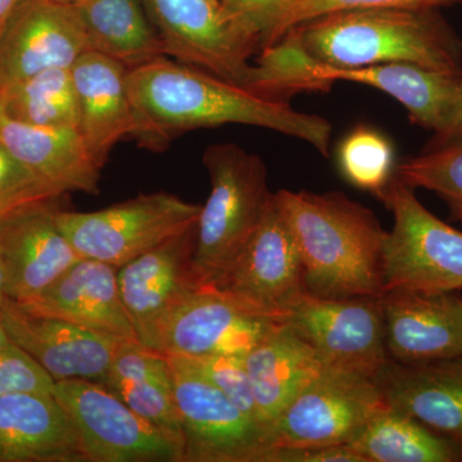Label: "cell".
<instances>
[{"label":"cell","mask_w":462,"mask_h":462,"mask_svg":"<svg viewBox=\"0 0 462 462\" xmlns=\"http://www.w3.org/2000/svg\"><path fill=\"white\" fill-rule=\"evenodd\" d=\"M337 163L349 184L378 199L396 172V151L387 135L358 125L340 141Z\"/></svg>","instance_id":"cell-30"},{"label":"cell","mask_w":462,"mask_h":462,"mask_svg":"<svg viewBox=\"0 0 462 462\" xmlns=\"http://www.w3.org/2000/svg\"><path fill=\"white\" fill-rule=\"evenodd\" d=\"M394 175L412 189L436 193L462 221V142L424 149L419 156L397 163Z\"/></svg>","instance_id":"cell-31"},{"label":"cell","mask_w":462,"mask_h":462,"mask_svg":"<svg viewBox=\"0 0 462 462\" xmlns=\"http://www.w3.org/2000/svg\"><path fill=\"white\" fill-rule=\"evenodd\" d=\"M376 382L389 407L462 447V356L421 364L391 360Z\"/></svg>","instance_id":"cell-23"},{"label":"cell","mask_w":462,"mask_h":462,"mask_svg":"<svg viewBox=\"0 0 462 462\" xmlns=\"http://www.w3.org/2000/svg\"><path fill=\"white\" fill-rule=\"evenodd\" d=\"M71 72L80 114L78 130L103 169L115 145L135 133L127 88L129 69L105 54L88 51L76 60Z\"/></svg>","instance_id":"cell-21"},{"label":"cell","mask_w":462,"mask_h":462,"mask_svg":"<svg viewBox=\"0 0 462 462\" xmlns=\"http://www.w3.org/2000/svg\"><path fill=\"white\" fill-rule=\"evenodd\" d=\"M282 322L315 349L327 369L376 379L391 361L379 298L306 294Z\"/></svg>","instance_id":"cell-10"},{"label":"cell","mask_w":462,"mask_h":462,"mask_svg":"<svg viewBox=\"0 0 462 462\" xmlns=\"http://www.w3.org/2000/svg\"><path fill=\"white\" fill-rule=\"evenodd\" d=\"M53 396L74 422L85 461L181 462L180 445L105 384L60 380L54 384Z\"/></svg>","instance_id":"cell-8"},{"label":"cell","mask_w":462,"mask_h":462,"mask_svg":"<svg viewBox=\"0 0 462 462\" xmlns=\"http://www.w3.org/2000/svg\"><path fill=\"white\" fill-rule=\"evenodd\" d=\"M451 5H462V0H293L276 29L273 44L294 27L334 12L382 7L442 8Z\"/></svg>","instance_id":"cell-33"},{"label":"cell","mask_w":462,"mask_h":462,"mask_svg":"<svg viewBox=\"0 0 462 462\" xmlns=\"http://www.w3.org/2000/svg\"><path fill=\"white\" fill-rule=\"evenodd\" d=\"M196 236L194 223L118 267L121 300L141 345L173 306L206 287L194 264Z\"/></svg>","instance_id":"cell-16"},{"label":"cell","mask_w":462,"mask_h":462,"mask_svg":"<svg viewBox=\"0 0 462 462\" xmlns=\"http://www.w3.org/2000/svg\"><path fill=\"white\" fill-rule=\"evenodd\" d=\"M273 199L300 252L307 294L331 300L383 296L388 231L372 209L338 191L282 189Z\"/></svg>","instance_id":"cell-2"},{"label":"cell","mask_w":462,"mask_h":462,"mask_svg":"<svg viewBox=\"0 0 462 462\" xmlns=\"http://www.w3.org/2000/svg\"><path fill=\"white\" fill-rule=\"evenodd\" d=\"M0 462H87L69 413L51 393L0 397Z\"/></svg>","instance_id":"cell-22"},{"label":"cell","mask_w":462,"mask_h":462,"mask_svg":"<svg viewBox=\"0 0 462 462\" xmlns=\"http://www.w3.org/2000/svg\"><path fill=\"white\" fill-rule=\"evenodd\" d=\"M69 5L83 26L89 51L129 69L166 57L142 0H78Z\"/></svg>","instance_id":"cell-27"},{"label":"cell","mask_w":462,"mask_h":462,"mask_svg":"<svg viewBox=\"0 0 462 462\" xmlns=\"http://www.w3.org/2000/svg\"><path fill=\"white\" fill-rule=\"evenodd\" d=\"M57 200L32 203L0 217L5 294L14 303L41 296L83 258L58 226Z\"/></svg>","instance_id":"cell-14"},{"label":"cell","mask_w":462,"mask_h":462,"mask_svg":"<svg viewBox=\"0 0 462 462\" xmlns=\"http://www.w3.org/2000/svg\"><path fill=\"white\" fill-rule=\"evenodd\" d=\"M291 32L320 65L356 69L403 62L462 75V42L440 8L351 9L316 17Z\"/></svg>","instance_id":"cell-3"},{"label":"cell","mask_w":462,"mask_h":462,"mask_svg":"<svg viewBox=\"0 0 462 462\" xmlns=\"http://www.w3.org/2000/svg\"><path fill=\"white\" fill-rule=\"evenodd\" d=\"M309 76L319 91H329L337 81H351L382 90L406 108L412 124L433 134L446 126L462 78V75L434 71L413 63L336 69L315 60L310 66Z\"/></svg>","instance_id":"cell-20"},{"label":"cell","mask_w":462,"mask_h":462,"mask_svg":"<svg viewBox=\"0 0 462 462\" xmlns=\"http://www.w3.org/2000/svg\"><path fill=\"white\" fill-rule=\"evenodd\" d=\"M54 384L50 374L17 346L0 349V397L21 392L53 394Z\"/></svg>","instance_id":"cell-36"},{"label":"cell","mask_w":462,"mask_h":462,"mask_svg":"<svg viewBox=\"0 0 462 462\" xmlns=\"http://www.w3.org/2000/svg\"><path fill=\"white\" fill-rule=\"evenodd\" d=\"M267 462H364L348 445L282 447L273 449Z\"/></svg>","instance_id":"cell-37"},{"label":"cell","mask_w":462,"mask_h":462,"mask_svg":"<svg viewBox=\"0 0 462 462\" xmlns=\"http://www.w3.org/2000/svg\"><path fill=\"white\" fill-rule=\"evenodd\" d=\"M203 163L211 193L197 221L194 264L200 282L209 285L254 236L273 193L263 161L238 145H209Z\"/></svg>","instance_id":"cell-4"},{"label":"cell","mask_w":462,"mask_h":462,"mask_svg":"<svg viewBox=\"0 0 462 462\" xmlns=\"http://www.w3.org/2000/svg\"><path fill=\"white\" fill-rule=\"evenodd\" d=\"M50 2L60 3V5H74L78 0H50Z\"/></svg>","instance_id":"cell-42"},{"label":"cell","mask_w":462,"mask_h":462,"mask_svg":"<svg viewBox=\"0 0 462 462\" xmlns=\"http://www.w3.org/2000/svg\"><path fill=\"white\" fill-rule=\"evenodd\" d=\"M378 199L394 218L384 243V293L460 291L462 231L431 214L396 175Z\"/></svg>","instance_id":"cell-5"},{"label":"cell","mask_w":462,"mask_h":462,"mask_svg":"<svg viewBox=\"0 0 462 462\" xmlns=\"http://www.w3.org/2000/svg\"><path fill=\"white\" fill-rule=\"evenodd\" d=\"M11 345V340L8 339L7 334H5V328H3L2 322H0V349L5 348V346Z\"/></svg>","instance_id":"cell-41"},{"label":"cell","mask_w":462,"mask_h":462,"mask_svg":"<svg viewBox=\"0 0 462 462\" xmlns=\"http://www.w3.org/2000/svg\"><path fill=\"white\" fill-rule=\"evenodd\" d=\"M387 407L376 379L325 367L270 425V442L273 449L346 445Z\"/></svg>","instance_id":"cell-12"},{"label":"cell","mask_w":462,"mask_h":462,"mask_svg":"<svg viewBox=\"0 0 462 462\" xmlns=\"http://www.w3.org/2000/svg\"><path fill=\"white\" fill-rule=\"evenodd\" d=\"M185 358V357H184ZM205 378L229 398L240 411L258 420L256 402L252 393L251 382L245 357L238 356H209L202 358H188ZM263 427V425H261Z\"/></svg>","instance_id":"cell-34"},{"label":"cell","mask_w":462,"mask_h":462,"mask_svg":"<svg viewBox=\"0 0 462 462\" xmlns=\"http://www.w3.org/2000/svg\"><path fill=\"white\" fill-rule=\"evenodd\" d=\"M171 365L182 433L181 462H267L269 433L240 411L188 358Z\"/></svg>","instance_id":"cell-7"},{"label":"cell","mask_w":462,"mask_h":462,"mask_svg":"<svg viewBox=\"0 0 462 462\" xmlns=\"http://www.w3.org/2000/svg\"><path fill=\"white\" fill-rule=\"evenodd\" d=\"M202 206L166 191L91 212L58 208L57 224L83 258L121 267L199 220Z\"/></svg>","instance_id":"cell-6"},{"label":"cell","mask_w":462,"mask_h":462,"mask_svg":"<svg viewBox=\"0 0 462 462\" xmlns=\"http://www.w3.org/2000/svg\"><path fill=\"white\" fill-rule=\"evenodd\" d=\"M458 142H462V78L460 91L446 126L440 132L433 134V138L424 149L445 147Z\"/></svg>","instance_id":"cell-38"},{"label":"cell","mask_w":462,"mask_h":462,"mask_svg":"<svg viewBox=\"0 0 462 462\" xmlns=\"http://www.w3.org/2000/svg\"><path fill=\"white\" fill-rule=\"evenodd\" d=\"M389 357L401 364L462 356V297L455 291L393 289L379 298Z\"/></svg>","instance_id":"cell-18"},{"label":"cell","mask_w":462,"mask_h":462,"mask_svg":"<svg viewBox=\"0 0 462 462\" xmlns=\"http://www.w3.org/2000/svg\"><path fill=\"white\" fill-rule=\"evenodd\" d=\"M89 51L71 5L23 0L0 32V88L57 67H72Z\"/></svg>","instance_id":"cell-17"},{"label":"cell","mask_w":462,"mask_h":462,"mask_svg":"<svg viewBox=\"0 0 462 462\" xmlns=\"http://www.w3.org/2000/svg\"><path fill=\"white\" fill-rule=\"evenodd\" d=\"M461 223H462V221H461Z\"/></svg>","instance_id":"cell-43"},{"label":"cell","mask_w":462,"mask_h":462,"mask_svg":"<svg viewBox=\"0 0 462 462\" xmlns=\"http://www.w3.org/2000/svg\"><path fill=\"white\" fill-rule=\"evenodd\" d=\"M5 300H7V294H5V273L2 258H0V310H2Z\"/></svg>","instance_id":"cell-40"},{"label":"cell","mask_w":462,"mask_h":462,"mask_svg":"<svg viewBox=\"0 0 462 462\" xmlns=\"http://www.w3.org/2000/svg\"><path fill=\"white\" fill-rule=\"evenodd\" d=\"M208 287L278 322L306 296L300 252L273 193L254 236Z\"/></svg>","instance_id":"cell-11"},{"label":"cell","mask_w":462,"mask_h":462,"mask_svg":"<svg viewBox=\"0 0 462 462\" xmlns=\"http://www.w3.org/2000/svg\"><path fill=\"white\" fill-rule=\"evenodd\" d=\"M21 2L23 0H0V32Z\"/></svg>","instance_id":"cell-39"},{"label":"cell","mask_w":462,"mask_h":462,"mask_svg":"<svg viewBox=\"0 0 462 462\" xmlns=\"http://www.w3.org/2000/svg\"><path fill=\"white\" fill-rule=\"evenodd\" d=\"M245 364L258 420L267 433L270 425L325 369L315 349L284 322L276 324L248 352Z\"/></svg>","instance_id":"cell-24"},{"label":"cell","mask_w":462,"mask_h":462,"mask_svg":"<svg viewBox=\"0 0 462 462\" xmlns=\"http://www.w3.org/2000/svg\"><path fill=\"white\" fill-rule=\"evenodd\" d=\"M0 143L60 194H99L102 167L78 129L32 126L0 109Z\"/></svg>","instance_id":"cell-25"},{"label":"cell","mask_w":462,"mask_h":462,"mask_svg":"<svg viewBox=\"0 0 462 462\" xmlns=\"http://www.w3.org/2000/svg\"><path fill=\"white\" fill-rule=\"evenodd\" d=\"M276 324L269 316L206 285L173 306L143 346L185 358L245 357Z\"/></svg>","instance_id":"cell-13"},{"label":"cell","mask_w":462,"mask_h":462,"mask_svg":"<svg viewBox=\"0 0 462 462\" xmlns=\"http://www.w3.org/2000/svg\"><path fill=\"white\" fill-rule=\"evenodd\" d=\"M364 462H460L462 447L420 421L387 407L348 443Z\"/></svg>","instance_id":"cell-28"},{"label":"cell","mask_w":462,"mask_h":462,"mask_svg":"<svg viewBox=\"0 0 462 462\" xmlns=\"http://www.w3.org/2000/svg\"><path fill=\"white\" fill-rule=\"evenodd\" d=\"M231 21L257 42L260 51L273 44L276 29L293 0H220Z\"/></svg>","instance_id":"cell-35"},{"label":"cell","mask_w":462,"mask_h":462,"mask_svg":"<svg viewBox=\"0 0 462 462\" xmlns=\"http://www.w3.org/2000/svg\"><path fill=\"white\" fill-rule=\"evenodd\" d=\"M60 197L0 143V217L21 207Z\"/></svg>","instance_id":"cell-32"},{"label":"cell","mask_w":462,"mask_h":462,"mask_svg":"<svg viewBox=\"0 0 462 462\" xmlns=\"http://www.w3.org/2000/svg\"><path fill=\"white\" fill-rule=\"evenodd\" d=\"M127 88L142 148L163 151L178 136L203 127L249 125L309 143L329 154L333 126L289 103L264 98L197 67L160 57L127 72Z\"/></svg>","instance_id":"cell-1"},{"label":"cell","mask_w":462,"mask_h":462,"mask_svg":"<svg viewBox=\"0 0 462 462\" xmlns=\"http://www.w3.org/2000/svg\"><path fill=\"white\" fill-rule=\"evenodd\" d=\"M166 57L247 87L257 42L230 20L220 0H142Z\"/></svg>","instance_id":"cell-9"},{"label":"cell","mask_w":462,"mask_h":462,"mask_svg":"<svg viewBox=\"0 0 462 462\" xmlns=\"http://www.w3.org/2000/svg\"><path fill=\"white\" fill-rule=\"evenodd\" d=\"M133 411L156 425L181 447L182 433L169 357L134 340H125L105 382Z\"/></svg>","instance_id":"cell-26"},{"label":"cell","mask_w":462,"mask_h":462,"mask_svg":"<svg viewBox=\"0 0 462 462\" xmlns=\"http://www.w3.org/2000/svg\"><path fill=\"white\" fill-rule=\"evenodd\" d=\"M0 322L12 345L26 352L54 382L83 379L105 384L125 342L60 319L30 314L8 298L0 310Z\"/></svg>","instance_id":"cell-15"},{"label":"cell","mask_w":462,"mask_h":462,"mask_svg":"<svg viewBox=\"0 0 462 462\" xmlns=\"http://www.w3.org/2000/svg\"><path fill=\"white\" fill-rule=\"evenodd\" d=\"M0 109L18 123L78 129L80 114L71 67H57L0 88Z\"/></svg>","instance_id":"cell-29"},{"label":"cell","mask_w":462,"mask_h":462,"mask_svg":"<svg viewBox=\"0 0 462 462\" xmlns=\"http://www.w3.org/2000/svg\"><path fill=\"white\" fill-rule=\"evenodd\" d=\"M117 273L114 264L81 258L41 296L16 305L30 314L60 319L103 336L138 342L121 300Z\"/></svg>","instance_id":"cell-19"}]
</instances>
